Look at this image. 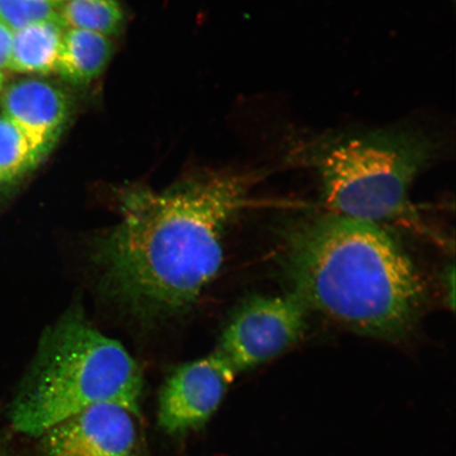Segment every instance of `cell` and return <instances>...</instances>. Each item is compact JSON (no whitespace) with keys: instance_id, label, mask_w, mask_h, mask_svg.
<instances>
[{"instance_id":"7c38bea8","label":"cell","mask_w":456,"mask_h":456,"mask_svg":"<svg viewBox=\"0 0 456 456\" xmlns=\"http://www.w3.org/2000/svg\"><path fill=\"white\" fill-rule=\"evenodd\" d=\"M39 162L21 131L4 114L0 116V185L12 183Z\"/></svg>"},{"instance_id":"5b68a950","label":"cell","mask_w":456,"mask_h":456,"mask_svg":"<svg viewBox=\"0 0 456 456\" xmlns=\"http://www.w3.org/2000/svg\"><path fill=\"white\" fill-rule=\"evenodd\" d=\"M309 310L292 293L256 295L235 312L214 351L236 375L273 361L297 345Z\"/></svg>"},{"instance_id":"3957f363","label":"cell","mask_w":456,"mask_h":456,"mask_svg":"<svg viewBox=\"0 0 456 456\" xmlns=\"http://www.w3.org/2000/svg\"><path fill=\"white\" fill-rule=\"evenodd\" d=\"M142 370L118 341L82 314L69 313L45 334L10 409L17 432L42 437L72 416L117 403L141 419Z\"/></svg>"},{"instance_id":"30bf717a","label":"cell","mask_w":456,"mask_h":456,"mask_svg":"<svg viewBox=\"0 0 456 456\" xmlns=\"http://www.w3.org/2000/svg\"><path fill=\"white\" fill-rule=\"evenodd\" d=\"M65 31L57 17L14 32L8 69L37 76L56 73Z\"/></svg>"},{"instance_id":"52a82bcc","label":"cell","mask_w":456,"mask_h":456,"mask_svg":"<svg viewBox=\"0 0 456 456\" xmlns=\"http://www.w3.org/2000/svg\"><path fill=\"white\" fill-rule=\"evenodd\" d=\"M136 416L102 403L61 421L42 436L45 456H142Z\"/></svg>"},{"instance_id":"e0dca14e","label":"cell","mask_w":456,"mask_h":456,"mask_svg":"<svg viewBox=\"0 0 456 456\" xmlns=\"http://www.w3.org/2000/svg\"><path fill=\"white\" fill-rule=\"evenodd\" d=\"M0 456H13V455H11L7 452H0Z\"/></svg>"},{"instance_id":"9a60e30c","label":"cell","mask_w":456,"mask_h":456,"mask_svg":"<svg viewBox=\"0 0 456 456\" xmlns=\"http://www.w3.org/2000/svg\"><path fill=\"white\" fill-rule=\"evenodd\" d=\"M5 77L3 71H0V93H3Z\"/></svg>"},{"instance_id":"7a4b0ae2","label":"cell","mask_w":456,"mask_h":456,"mask_svg":"<svg viewBox=\"0 0 456 456\" xmlns=\"http://www.w3.org/2000/svg\"><path fill=\"white\" fill-rule=\"evenodd\" d=\"M281 265L289 293L351 332L406 338L423 313L426 285L383 226L332 213L284 228Z\"/></svg>"},{"instance_id":"8992f818","label":"cell","mask_w":456,"mask_h":456,"mask_svg":"<svg viewBox=\"0 0 456 456\" xmlns=\"http://www.w3.org/2000/svg\"><path fill=\"white\" fill-rule=\"evenodd\" d=\"M236 376L214 352L175 369L159 393V426L170 436L200 429L219 409Z\"/></svg>"},{"instance_id":"ba28073f","label":"cell","mask_w":456,"mask_h":456,"mask_svg":"<svg viewBox=\"0 0 456 456\" xmlns=\"http://www.w3.org/2000/svg\"><path fill=\"white\" fill-rule=\"evenodd\" d=\"M3 114L25 135L41 163L59 141L70 117V102L56 85L42 78L20 79L3 90Z\"/></svg>"},{"instance_id":"277c9868","label":"cell","mask_w":456,"mask_h":456,"mask_svg":"<svg viewBox=\"0 0 456 456\" xmlns=\"http://www.w3.org/2000/svg\"><path fill=\"white\" fill-rule=\"evenodd\" d=\"M436 152L424 130L389 127L313 135L293 157L315 171L329 213L383 226L411 213L413 182Z\"/></svg>"},{"instance_id":"5bb4252c","label":"cell","mask_w":456,"mask_h":456,"mask_svg":"<svg viewBox=\"0 0 456 456\" xmlns=\"http://www.w3.org/2000/svg\"><path fill=\"white\" fill-rule=\"evenodd\" d=\"M13 31L0 20V71L9 67L12 51Z\"/></svg>"},{"instance_id":"6da1fadb","label":"cell","mask_w":456,"mask_h":456,"mask_svg":"<svg viewBox=\"0 0 456 456\" xmlns=\"http://www.w3.org/2000/svg\"><path fill=\"white\" fill-rule=\"evenodd\" d=\"M255 178L218 173L161 192L125 191L118 224L94 245L102 287L142 316L185 310L218 275L226 228L247 207Z\"/></svg>"},{"instance_id":"2e32d148","label":"cell","mask_w":456,"mask_h":456,"mask_svg":"<svg viewBox=\"0 0 456 456\" xmlns=\"http://www.w3.org/2000/svg\"><path fill=\"white\" fill-rule=\"evenodd\" d=\"M49 2H51L56 5H59L60 4H65L67 2V0H49Z\"/></svg>"},{"instance_id":"8fae6325","label":"cell","mask_w":456,"mask_h":456,"mask_svg":"<svg viewBox=\"0 0 456 456\" xmlns=\"http://www.w3.org/2000/svg\"><path fill=\"white\" fill-rule=\"evenodd\" d=\"M66 28H78L110 37L122 31L125 14L118 0H67L59 11Z\"/></svg>"},{"instance_id":"9c48e42d","label":"cell","mask_w":456,"mask_h":456,"mask_svg":"<svg viewBox=\"0 0 456 456\" xmlns=\"http://www.w3.org/2000/svg\"><path fill=\"white\" fill-rule=\"evenodd\" d=\"M112 54L111 38L78 28H66L56 73L74 86L89 85L106 70Z\"/></svg>"},{"instance_id":"4fadbf2b","label":"cell","mask_w":456,"mask_h":456,"mask_svg":"<svg viewBox=\"0 0 456 456\" xmlns=\"http://www.w3.org/2000/svg\"><path fill=\"white\" fill-rule=\"evenodd\" d=\"M57 7L49 0H0V20L16 32L39 21L57 19Z\"/></svg>"}]
</instances>
